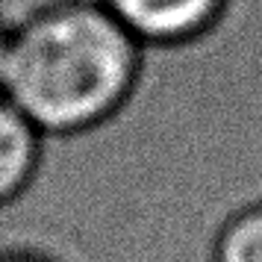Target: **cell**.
Returning a JSON list of instances; mask_svg holds the SVG:
<instances>
[{
  "label": "cell",
  "instance_id": "cell-2",
  "mask_svg": "<svg viewBox=\"0 0 262 262\" xmlns=\"http://www.w3.org/2000/svg\"><path fill=\"white\" fill-rule=\"evenodd\" d=\"M144 50L189 48L224 21L230 0H97Z\"/></svg>",
  "mask_w": 262,
  "mask_h": 262
},
{
  "label": "cell",
  "instance_id": "cell-5",
  "mask_svg": "<svg viewBox=\"0 0 262 262\" xmlns=\"http://www.w3.org/2000/svg\"><path fill=\"white\" fill-rule=\"evenodd\" d=\"M0 262H62V259L36 248H6L0 250Z\"/></svg>",
  "mask_w": 262,
  "mask_h": 262
},
{
  "label": "cell",
  "instance_id": "cell-3",
  "mask_svg": "<svg viewBox=\"0 0 262 262\" xmlns=\"http://www.w3.org/2000/svg\"><path fill=\"white\" fill-rule=\"evenodd\" d=\"M45 136L0 92V209L33 189L45 162Z\"/></svg>",
  "mask_w": 262,
  "mask_h": 262
},
{
  "label": "cell",
  "instance_id": "cell-6",
  "mask_svg": "<svg viewBox=\"0 0 262 262\" xmlns=\"http://www.w3.org/2000/svg\"><path fill=\"white\" fill-rule=\"evenodd\" d=\"M9 38H12V24L6 18H0V89L6 77V62H9Z\"/></svg>",
  "mask_w": 262,
  "mask_h": 262
},
{
  "label": "cell",
  "instance_id": "cell-4",
  "mask_svg": "<svg viewBox=\"0 0 262 262\" xmlns=\"http://www.w3.org/2000/svg\"><path fill=\"white\" fill-rule=\"evenodd\" d=\"M209 262H262V198L224 218L212 238Z\"/></svg>",
  "mask_w": 262,
  "mask_h": 262
},
{
  "label": "cell",
  "instance_id": "cell-1",
  "mask_svg": "<svg viewBox=\"0 0 262 262\" xmlns=\"http://www.w3.org/2000/svg\"><path fill=\"white\" fill-rule=\"evenodd\" d=\"M147 50L97 3L48 0L12 21L3 95L45 139H77L121 115Z\"/></svg>",
  "mask_w": 262,
  "mask_h": 262
}]
</instances>
